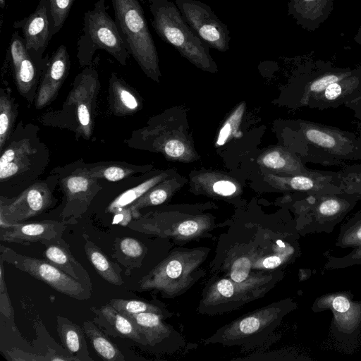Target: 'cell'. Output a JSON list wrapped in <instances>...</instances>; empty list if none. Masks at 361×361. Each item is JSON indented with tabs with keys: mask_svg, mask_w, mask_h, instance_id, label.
<instances>
[{
	"mask_svg": "<svg viewBox=\"0 0 361 361\" xmlns=\"http://www.w3.org/2000/svg\"><path fill=\"white\" fill-rule=\"evenodd\" d=\"M165 177L164 173L156 175L135 185L116 196L106 207L105 213L114 214L118 210L128 207L145 192L160 183Z\"/></svg>",
	"mask_w": 361,
	"mask_h": 361,
	"instance_id": "32",
	"label": "cell"
},
{
	"mask_svg": "<svg viewBox=\"0 0 361 361\" xmlns=\"http://www.w3.org/2000/svg\"><path fill=\"white\" fill-rule=\"evenodd\" d=\"M233 256L228 265V277L234 281L242 282L255 274H250V271L257 254H254L251 249L245 252L239 250Z\"/></svg>",
	"mask_w": 361,
	"mask_h": 361,
	"instance_id": "33",
	"label": "cell"
},
{
	"mask_svg": "<svg viewBox=\"0 0 361 361\" xmlns=\"http://www.w3.org/2000/svg\"><path fill=\"white\" fill-rule=\"evenodd\" d=\"M56 321V331L68 354L76 360L92 361L87 350L83 328L61 315L57 316Z\"/></svg>",
	"mask_w": 361,
	"mask_h": 361,
	"instance_id": "26",
	"label": "cell"
},
{
	"mask_svg": "<svg viewBox=\"0 0 361 361\" xmlns=\"http://www.w3.org/2000/svg\"><path fill=\"white\" fill-rule=\"evenodd\" d=\"M122 314L128 318L137 330L145 336L150 346H154L166 338H170L173 334L178 333L171 326L163 321L166 317L163 314L154 312L123 313Z\"/></svg>",
	"mask_w": 361,
	"mask_h": 361,
	"instance_id": "25",
	"label": "cell"
},
{
	"mask_svg": "<svg viewBox=\"0 0 361 361\" xmlns=\"http://www.w3.org/2000/svg\"><path fill=\"white\" fill-rule=\"evenodd\" d=\"M52 171L59 174V186L65 197L61 212L62 221L67 224H76L103 189L100 180L87 173L82 160L56 167Z\"/></svg>",
	"mask_w": 361,
	"mask_h": 361,
	"instance_id": "10",
	"label": "cell"
},
{
	"mask_svg": "<svg viewBox=\"0 0 361 361\" xmlns=\"http://www.w3.org/2000/svg\"><path fill=\"white\" fill-rule=\"evenodd\" d=\"M183 19L209 48L229 49L230 31L207 4L198 0H176Z\"/></svg>",
	"mask_w": 361,
	"mask_h": 361,
	"instance_id": "13",
	"label": "cell"
},
{
	"mask_svg": "<svg viewBox=\"0 0 361 361\" xmlns=\"http://www.w3.org/2000/svg\"><path fill=\"white\" fill-rule=\"evenodd\" d=\"M87 173L94 178L110 182L120 181L133 176V174L145 171L147 166H137L125 161H99L85 163Z\"/></svg>",
	"mask_w": 361,
	"mask_h": 361,
	"instance_id": "28",
	"label": "cell"
},
{
	"mask_svg": "<svg viewBox=\"0 0 361 361\" xmlns=\"http://www.w3.org/2000/svg\"><path fill=\"white\" fill-rule=\"evenodd\" d=\"M147 252L145 245L132 237L116 238L112 257L126 267V274L130 276L133 269L140 268Z\"/></svg>",
	"mask_w": 361,
	"mask_h": 361,
	"instance_id": "29",
	"label": "cell"
},
{
	"mask_svg": "<svg viewBox=\"0 0 361 361\" xmlns=\"http://www.w3.org/2000/svg\"><path fill=\"white\" fill-rule=\"evenodd\" d=\"M109 303L121 314L154 312L166 316V312L154 303L138 300L111 299Z\"/></svg>",
	"mask_w": 361,
	"mask_h": 361,
	"instance_id": "35",
	"label": "cell"
},
{
	"mask_svg": "<svg viewBox=\"0 0 361 361\" xmlns=\"http://www.w3.org/2000/svg\"><path fill=\"white\" fill-rule=\"evenodd\" d=\"M67 226L65 222L55 220L17 223L6 228H0V240L23 245L35 243L43 244L62 238Z\"/></svg>",
	"mask_w": 361,
	"mask_h": 361,
	"instance_id": "18",
	"label": "cell"
},
{
	"mask_svg": "<svg viewBox=\"0 0 361 361\" xmlns=\"http://www.w3.org/2000/svg\"><path fill=\"white\" fill-rule=\"evenodd\" d=\"M70 56L66 46L61 44L49 59L42 77L35 106L42 109L49 105L57 97L59 91L68 75Z\"/></svg>",
	"mask_w": 361,
	"mask_h": 361,
	"instance_id": "19",
	"label": "cell"
},
{
	"mask_svg": "<svg viewBox=\"0 0 361 361\" xmlns=\"http://www.w3.org/2000/svg\"><path fill=\"white\" fill-rule=\"evenodd\" d=\"M85 240L84 249L86 256L98 274L108 283L121 286L123 283L121 277V268L111 262L104 252L92 240L86 233L82 234Z\"/></svg>",
	"mask_w": 361,
	"mask_h": 361,
	"instance_id": "27",
	"label": "cell"
},
{
	"mask_svg": "<svg viewBox=\"0 0 361 361\" xmlns=\"http://www.w3.org/2000/svg\"><path fill=\"white\" fill-rule=\"evenodd\" d=\"M299 200L302 212L318 224L341 221L359 200L353 194L346 192L317 194L302 192Z\"/></svg>",
	"mask_w": 361,
	"mask_h": 361,
	"instance_id": "15",
	"label": "cell"
},
{
	"mask_svg": "<svg viewBox=\"0 0 361 361\" xmlns=\"http://www.w3.org/2000/svg\"><path fill=\"white\" fill-rule=\"evenodd\" d=\"M133 220L130 209L126 207L122 208L114 214L112 224H118L121 226H128Z\"/></svg>",
	"mask_w": 361,
	"mask_h": 361,
	"instance_id": "41",
	"label": "cell"
},
{
	"mask_svg": "<svg viewBox=\"0 0 361 361\" xmlns=\"http://www.w3.org/2000/svg\"><path fill=\"white\" fill-rule=\"evenodd\" d=\"M75 0H47L51 18V35H56L63 27Z\"/></svg>",
	"mask_w": 361,
	"mask_h": 361,
	"instance_id": "36",
	"label": "cell"
},
{
	"mask_svg": "<svg viewBox=\"0 0 361 361\" xmlns=\"http://www.w3.org/2000/svg\"><path fill=\"white\" fill-rule=\"evenodd\" d=\"M115 21L129 54L145 73L158 80V54L138 0H111Z\"/></svg>",
	"mask_w": 361,
	"mask_h": 361,
	"instance_id": "8",
	"label": "cell"
},
{
	"mask_svg": "<svg viewBox=\"0 0 361 361\" xmlns=\"http://www.w3.org/2000/svg\"><path fill=\"white\" fill-rule=\"evenodd\" d=\"M0 258L19 270L29 274L57 292L79 300L91 298L92 288L77 281L44 259H37L17 253L1 245Z\"/></svg>",
	"mask_w": 361,
	"mask_h": 361,
	"instance_id": "12",
	"label": "cell"
},
{
	"mask_svg": "<svg viewBox=\"0 0 361 361\" xmlns=\"http://www.w3.org/2000/svg\"><path fill=\"white\" fill-rule=\"evenodd\" d=\"M294 151L303 161L343 167L361 161V134L314 121H297Z\"/></svg>",
	"mask_w": 361,
	"mask_h": 361,
	"instance_id": "2",
	"label": "cell"
},
{
	"mask_svg": "<svg viewBox=\"0 0 361 361\" xmlns=\"http://www.w3.org/2000/svg\"><path fill=\"white\" fill-rule=\"evenodd\" d=\"M8 51L17 89L20 94L29 103H35L47 64H40L30 56L25 48L24 39L18 32H15L11 36Z\"/></svg>",
	"mask_w": 361,
	"mask_h": 361,
	"instance_id": "14",
	"label": "cell"
},
{
	"mask_svg": "<svg viewBox=\"0 0 361 361\" xmlns=\"http://www.w3.org/2000/svg\"><path fill=\"white\" fill-rule=\"evenodd\" d=\"M82 328L94 351L102 360L125 361L124 355L119 348L94 324V322H84Z\"/></svg>",
	"mask_w": 361,
	"mask_h": 361,
	"instance_id": "30",
	"label": "cell"
},
{
	"mask_svg": "<svg viewBox=\"0 0 361 361\" xmlns=\"http://www.w3.org/2000/svg\"><path fill=\"white\" fill-rule=\"evenodd\" d=\"M295 305L288 298L257 309L221 327L204 341V344L239 345L245 348L257 345L269 337Z\"/></svg>",
	"mask_w": 361,
	"mask_h": 361,
	"instance_id": "7",
	"label": "cell"
},
{
	"mask_svg": "<svg viewBox=\"0 0 361 361\" xmlns=\"http://www.w3.org/2000/svg\"><path fill=\"white\" fill-rule=\"evenodd\" d=\"M208 252L204 247L172 252L139 281L140 289L154 290L167 298L183 294L204 274L200 267Z\"/></svg>",
	"mask_w": 361,
	"mask_h": 361,
	"instance_id": "5",
	"label": "cell"
},
{
	"mask_svg": "<svg viewBox=\"0 0 361 361\" xmlns=\"http://www.w3.org/2000/svg\"><path fill=\"white\" fill-rule=\"evenodd\" d=\"M94 314L93 322L109 336L126 338L143 345H148L145 336L142 334L131 321L120 313L109 302L100 308L92 307Z\"/></svg>",
	"mask_w": 361,
	"mask_h": 361,
	"instance_id": "21",
	"label": "cell"
},
{
	"mask_svg": "<svg viewBox=\"0 0 361 361\" xmlns=\"http://www.w3.org/2000/svg\"><path fill=\"white\" fill-rule=\"evenodd\" d=\"M213 190L218 195L229 196L236 190L235 185L228 180H219L213 185Z\"/></svg>",
	"mask_w": 361,
	"mask_h": 361,
	"instance_id": "42",
	"label": "cell"
},
{
	"mask_svg": "<svg viewBox=\"0 0 361 361\" xmlns=\"http://www.w3.org/2000/svg\"><path fill=\"white\" fill-rule=\"evenodd\" d=\"M354 40L357 44L361 46V26L359 27L357 34L354 37Z\"/></svg>",
	"mask_w": 361,
	"mask_h": 361,
	"instance_id": "45",
	"label": "cell"
},
{
	"mask_svg": "<svg viewBox=\"0 0 361 361\" xmlns=\"http://www.w3.org/2000/svg\"><path fill=\"white\" fill-rule=\"evenodd\" d=\"M361 99V66L350 75L329 85L312 97L307 106L320 111L336 109Z\"/></svg>",
	"mask_w": 361,
	"mask_h": 361,
	"instance_id": "20",
	"label": "cell"
},
{
	"mask_svg": "<svg viewBox=\"0 0 361 361\" xmlns=\"http://www.w3.org/2000/svg\"><path fill=\"white\" fill-rule=\"evenodd\" d=\"M39 128L20 121L6 142L0 157V195L11 198L40 179L51 161Z\"/></svg>",
	"mask_w": 361,
	"mask_h": 361,
	"instance_id": "1",
	"label": "cell"
},
{
	"mask_svg": "<svg viewBox=\"0 0 361 361\" xmlns=\"http://www.w3.org/2000/svg\"><path fill=\"white\" fill-rule=\"evenodd\" d=\"M152 25L159 37L197 67L214 71L216 64L209 47L183 19L176 4L169 0H147Z\"/></svg>",
	"mask_w": 361,
	"mask_h": 361,
	"instance_id": "4",
	"label": "cell"
},
{
	"mask_svg": "<svg viewBox=\"0 0 361 361\" xmlns=\"http://www.w3.org/2000/svg\"><path fill=\"white\" fill-rule=\"evenodd\" d=\"M342 191L355 195L361 200V161L347 164L338 171Z\"/></svg>",
	"mask_w": 361,
	"mask_h": 361,
	"instance_id": "34",
	"label": "cell"
},
{
	"mask_svg": "<svg viewBox=\"0 0 361 361\" xmlns=\"http://www.w3.org/2000/svg\"><path fill=\"white\" fill-rule=\"evenodd\" d=\"M45 250L42 255L51 264L78 281L92 288L91 278L87 270L72 255L68 243L62 238L43 243Z\"/></svg>",
	"mask_w": 361,
	"mask_h": 361,
	"instance_id": "22",
	"label": "cell"
},
{
	"mask_svg": "<svg viewBox=\"0 0 361 361\" xmlns=\"http://www.w3.org/2000/svg\"><path fill=\"white\" fill-rule=\"evenodd\" d=\"M0 265V312L1 314L11 319L13 316V309L9 299L4 279L3 259Z\"/></svg>",
	"mask_w": 361,
	"mask_h": 361,
	"instance_id": "39",
	"label": "cell"
},
{
	"mask_svg": "<svg viewBox=\"0 0 361 361\" xmlns=\"http://www.w3.org/2000/svg\"><path fill=\"white\" fill-rule=\"evenodd\" d=\"M334 0H290L288 14L296 23L308 31L319 28L334 9Z\"/></svg>",
	"mask_w": 361,
	"mask_h": 361,
	"instance_id": "23",
	"label": "cell"
},
{
	"mask_svg": "<svg viewBox=\"0 0 361 361\" xmlns=\"http://www.w3.org/2000/svg\"><path fill=\"white\" fill-rule=\"evenodd\" d=\"M355 68L335 67L331 62L323 61L308 63L297 82L296 105L307 106L312 97L331 83L350 75Z\"/></svg>",
	"mask_w": 361,
	"mask_h": 361,
	"instance_id": "16",
	"label": "cell"
},
{
	"mask_svg": "<svg viewBox=\"0 0 361 361\" xmlns=\"http://www.w3.org/2000/svg\"><path fill=\"white\" fill-rule=\"evenodd\" d=\"M164 150L168 156L176 158L183 154L185 146L183 143L178 140H170L165 143Z\"/></svg>",
	"mask_w": 361,
	"mask_h": 361,
	"instance_id": "40",
	"label": "cell"
},
{
	"mask_svg": "<svg viewBox=\"0 0 361 361\" xmlns=\"http://www.w3.org/2000/svg\"><path fill=\"white\" fill-rule=\"evenodd\" d=\"M15 28H21L27 51L39 63L47 65L49 59L42 57L51 34V22L47 0H39L33 13L23 19L16 21Z\"/></svg>",
	"mask_w": 361,
	"mask_h": 361,
	"instance_id": "17",
	"label": "cell"
},
{
	"mask_svg": "<svg viewBox=\"0 0 361 361\" xmlns=\"http://www.w3.org/2000/svg\"><path fill=\"white\" fill-rule=\"evenodd\" d=\"M345 106L353 111L354 117L361 125V99L348 104Z\"/></svg>",
	"mask_w": 361,
	"mask_h": 361,
	"instance_id": "44",
	"label": "cell"
},
{
	"mask_svg": "<svg viewBox=\"0 0 361 361\" xmlns=\"http://www.w3.org/2000/svg\"><path fill=\"white\" fill-rule=\"evenodd\" d=\"M100 87L97 71L86 66L76 75L61 108L44 114L40 122L73 132L77 139H90Z\"/></svg>",
	"mask_w": 361,
	"mask_h": 361,
	"instance_id": "3",
	"label": "cell"
},
{
	"mask_svg": "<svg viewBox=\"0 0 361 361\" xmlns=\"http://www.w3.org/2000/svg\"><path fill=\"white\" fill-rule=\"evenodd\" d=\"M83 33L78 41L77 57L81 66L91 64L95 51L102 49L124 66L130 55L104 0H99L84 16Z\"/></svg>",
	"mask_w": 361,
	"mask_h": 361,
	"instance_id": "9",
	"label": "cell"
},
{
	"mask_svg": "<svg viewBox=\"0 0 361 361\" xmlns=\"http://www.w3.org/2000/svg\"><path fill=\"white\" fill-rule=\"evenodd\" d=\"M280 276L279 272H258L242 282L234 281L228 276H216L205 286L197 310L209 315L235 310L263 297Z\"/></svg>",
	"mask_w": 361,
	"mask_h": 361,
	"instance_id": "6",
	"label": "cell"
},
{
	"mask_svg": "<svg viewBox=\"0 0 361 361\" xmlns=\"http://www.w3.org/2000/svg\"><path fill=\"white\" fill-rule=\"evenodd\" d=\"M0 3H1V7L4 8L5 1L4 0H0Z\"/></svg>",
	"mask_w": 361,
	"mask_h": 361,
	"instance_id": "46",
	"label": "cell"
},
{
	"mask_svg": "<svg viewBox=\"0 0 361 361\" xmlns=\"http://www.w3.org/2000/svg\"><path fill=\"white\" fill-rule=\"evenodd\" d=\"M350 302L343 295H336L331 300V306L337 312L345 313L350 309Z\"/></svg>",
	"mask_w": 361,
	"mask_h": 361,
	"instance_id": "43",
	"label": "cell"
},
{
	"mask_svg": "<svg viewBox=\"0 0 361 361\" xmlns=\"http://www.w3.org/2000/svg\"><path fill=\"white\" fill-rule=\"evenodd\" d=\"M18 104L8 87L0 89V151H1L16 127Z\"/></svg>",
	"mask_w": 361,
	"mask_h": 361,
	"instance_id": "31",
	"label": "cell"
},
{
	"mask_svg": "<svg viewBox=\"0 0 361 361\" xmlns=\"http://www.w3.org/2000/svg\"><path fill=\"white\" fill-rule=\"evenodd\" d=\"M343 228L338 240L339 246L356 247L361 245V212L356 214Z\"/></svg>",
	"mask_w": 361,
	"mask_h": 361,
	"instance_id": "37",
	"label": "cell"
},
{
	"mask_svg": "<svg viewBox=\"0 0 361 361\" xmlns=\"http://www.w3.org/2000/svg\"><path fill=\"white\" fill-rule=\"evenodd\" d=\"M244 104L240 105L227 119L219 131L216 146L224 145L228 137L235 132L238 126L244 112Z\"/></svg>",
	"mask_w": 361,
	"mask_h": 361,
	"instance_id": "38",
	"label": "cell"
},
{
	"mask_svg": "<svg viewBox=\"0 0 361 361\" xmlns=\"http://www.w3.org/2000/svg\"><path fill=\"white\" fill-rule=\"evenodd\" d=\"M109 107L116 116H131L141 106L135 90L125 80L112 73L109 82Z\"/></svg>",
	"mask_w": 361,
	"mask_h": 361,
	"instance_id": "24",
	"label": "cell"
},
{
	"mask_svg": "<svg viewBox=\"0 0 361 361\" xmlns=\"http://www.w3.org/2000/svg\"><path fill=\"white\" fill-rule=\"evenodd\" d=\"M59 185V174L51 171L44 179H39L16 197L0 195V228L25 222L55 206L54 192Z\"/></svg>",
	"mask_w": 361,
	"mask_h": 361,
	"instance_id": "11",
	"label": "cell"
}]
</instances>
